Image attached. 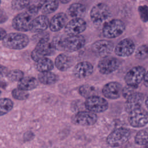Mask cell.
Segmentation results:
<instances>
[{"label":"cell","instance_id":"9c48e42d","mask_svg":"<svg viewBox=\"0 0 148 148\" xmlns=\"http://www.w3.org/2000/svg\"><path fill=\"white\" fill-rule=\"evenodd\" d=\"M128 121L134 127H142L148 123V112L142 108L134 110L129 113Z\"/></svg>","mask_w":148,"mask_h":148},{"label":"cell","instance_id":"8992f818","mask_svg":"<svg viewBox=\"0 0 148 148\" xmlns=\"http://www.w3.org/2000/svg\"><path fill=\"white\" fill-rule=\"evenodd\" d=\"M34 17L27 11L20 13L13 18L12 25L15 29L19 31H31Z\"/></svg>","mask_w":148,"mask_h":148},{"label":"cell","instance_id":"484cf974","mask_svg":"<svg viewBox=\"0 0 148 148\" xmlns=\"http://www.w3.org/2000/svg\"><path fill=\"white\" fill-rule=\"evenodd\" d=\"M38 80L43 84H51L57 81V77L54 73L49 71L40 72L38 75Z\"/></svg>","mask_w":148,"mask_h":148},{"label":"cell","instance_id":"60d3db41","mask_svg":"<svg viewBox=\"0 0 148 148\" xmlns=\"http://www.w3.org/2000/svg\"><path fill=\"white\" fill-rule=\"evenodd\" d=\"M143 80V83H144L145 86L146 87H148V71L147 72H146Z\"/></svg>","mask_w":148,"mask_h":148},{"label":"cell","instance_id":"83f0119b","mask_svg":"<svg viewBox=\"0 0 148 148\" xmlns=\"http://www.w3.org/2000/svg\"><path fill=\"white\" fill-rule=\"evenodd\" d=\"M79 91L82 96L88 98L95 95L96 89L92 86L89 84H84L79 88Z\"/></svg>","mask_w":148,"mask_h":148},{"label":"cell","instance_id":"74e56055","mask_svg":"<svg viewBox=\"0 0 148 148\" xmlns=\"http://www.w3.org/2000/svg\"><path fill=\"white\" fill-rule=\"evenodd\" d=\"M9 71L6 66L0 65V77L6 76Z\"/></svg>","mask_w":148,"mask_h":148},{"label":"cell","instance_id":"ab89813d","mask_svg":"<svg viewBox=\"0 0 148 148\" xmlns=\"http://www.w3.org/2000/svg\"><path fill=\"white\" fill-rule=\"evenodd\" d=\"M6 35L7 34L5 30L2 28H0V40H3Z\"/></svg>","mask_w":148,"mask_h":148},{"label":"cell","instance_id":"7402d4cb","mask_svg":"<svg viewBox=\"0 0 148 148\" xmlns=\"http://www.w3.org/2000/svg\"><path fill=\"white\" fill-rule=\"evenodd\" d=\"M73 61L72 58L64 54L58 55L55 60L56 67L61 71H65L68 69L73 65Z\"/></svg>","mask_w":148,"mask_h":148},{"label":"cell","instance_id":"ac0fdd59","mask_svg":"<svg viewBox=\"0 0 148 148\" xmlns=\"http://www.w3.org/2000/svg\"><path fill=\"white\" fill-rule=\"evenodd\" d=\"M94 71L92 65L87 61L78 63L73 68V73L78 78H85L91 75Z\"/></svg>","mask_w":148,"mask_h":148},{"label":"cell","instance_id":"8d00e7d4","mask_svg":"<svg viewBox=\"0 0 148 148\" xmlns=\"http://www.w3.org/2000/svg\"><path fill=\"white\" fill-rule=\"evenodd\" d=\"M26 11L31 15L35 16L38 14V12L39 11V9L38 5H31L30 6L27 8Z\"/></svg>","mask_w":148,"mask_h":148},{"label":"cell","instance_id":"30bf717a","mask_svg":"<svg viewBox=\"0 0 148 148\" xmlns=\"http://www.w3.org/2000/svg\"><path fill=\"white\" fill-rule=\"evenodd\" d=\"M120 66V61L114 57H102L99 61L98 68L99 72L103 75H109L116 71Z\"/></svg>","mask_w":148,"mask_h":148},{"label":"cell","instance_id":"277c9868","mask_svg":"<svg viewBox=\"0 0 148 148\" xmlns=\"http://www.w3.org/2000/svg\"><path fill=\"white\" fill-rule=\"evenodd\" d=\"M130 135L131 132L129 129L120 127L113 131L108 136L106 142L111 147H119L128 140Z\"/></svg>","mask_w":148,"mask_h":148},{"label":"cell","instance_id":"e575fe53","mask_svg":"<svg viewBox=\"0 0 148 148\" xmlns=\"http://www.w3.org/2000/svg\"><path fill=\"white\" fill-rule=\"evenodd\" d=\"M138 87L131 86L130 85H127L123 88L122 90V95L125 98H128L130 96L135 92V90Z\"/></svg>","mask_w":148,"mask_h":148},{"label":"cell","instance_id":"5b68a950","mask_svg":"<svg viewBox=\"0 0 148 148\" xmlns=\"http://www.w3.org/2000/svg\"><path fill=\"white\" fill-rule=\"evenodd\" d=\"M86 43V39L80 35L68 36L62 38L61 50L66 51H75L82 49Z\"/></svg>","mask_w":148,"mask_h":148},{"label":"cell","instance_id":"8fae6325","mask_svg":"<svg viewBox=\"0 0 148 148\" xmlns=\"http://www.w3.org/2000/svg\"><path fill=\"white\" fill-rule=\"evenodd\" d=\"M86 108L93 113H101L108 108V103L104 98L98 96H92L87 98L85 102Z\"/></svg>","mask_w":148,"mask_h":148},{"label":"cell","instance_id":"2e32d148","mask_svg":"<svg viewBox=\"0 0 148 148\" xmlns=\"http://www.w3.org/2000/svg\"><path fill=\"white\" fill-rule=\"evenodd\" d=\"M73 121L82 125H92L97 120V115L90 111L79 112L76 113L72 119Z\"/></svg>","mask_w":148,"mask_h":148},{"label":"cell","instance_id":"7bdbcfd3","mask_svg":"<svg viewBox=\"0 0 148 148\" xmlns=\"http://www.w3.org/2000/svg\"><path fill=\"white\" fill-rule=\"evenodd\" d=\"M145 105H146V107H147V109H148V96H147V98H146V101H145Z\"/></svg>","mask_w":148,"mask_h":148},{"label":"cell","instance_id":"ba28073f","mask_svg":"<svg viewBox=\"0 0 148 148\" xmlns=\"http://www.w3.org/2000/svg\"><path fill=\"white\" fill-rule=\"evenodd\" d=\"M146 73L145 68L142 66H135L131 68L125 75L124 80L127 85L138 87L143 80Z\"/></svg>","mask_w":148,"mask_h":148},{"label":"cell","instance_id":"bcb514c9","mask_svg":"<svg viewBox=\"0 0 148 148\" xmlns=\"http://www.w3.org/2000/svg\"><path fill=\"white\" fill-rule=\"evenodd\" d=\"M146 1H147V2H148V0H146Z\"/></svg>","mask_w":148,"mask_h":148},{"label":"cell","instance_id":"cb8c5ba5","mask_svg":"<svg viewBox=\"0 0 148 148\" xmlns=\"http://www.w3.org/2000/svg\"><path fill=\"white\" fill-rule=\"evenodd\" d=\"M86 12V7L81 3H75L72 4L68 9V14L73 18H82Z\"/></svg>","mask_w":148,"mask_h":148},{"label":"cell","instance_id":"d6a6232c","mask_svg":"<svg viewBox=\"0 0 148 148\" xmlns=\"http://www.w3.org/2000/svg\"><path fill=\"white\" fill-rule=\"evenodd\" d=\"M12 95L13 97L17 99L18 100H24L28 98V93L27 91L23 90L18 88H15L12 91Z\"/></svg>","mask_w":148,"mask_h":148},{"label":"cell","instance_id":"f35d334b","mask_svg":"<svg viewBox=\"0 0 148 148\" xmlns=\"http://www.w3.org/2000/svg\"><path fill=\"white\" fill-rule=\"evenodd\" d=\"M8 19V16L6 14L2 11V10H0V23H3L5 22Z\"/></svg>","mask_w":148,"mask_h":148},{"label":"cell","instance_id":"4316f807","mask_svg":"<svg viewBox=\"0 0 148 148\" xmlns=\"http://www.w3.org/2000/svg\"><path fill=\"white\" fill-rule=\"evenodd\" d=\"M135 142L139 145L148 144V128L139 131L136 135Z\"/></svg>","mask_w":148,"mask_h":148},{"label":"cell","instance_id":"ffe728a7","mask_svg":"<svg viewBox=\"0 0 148 148\" xmlns=\"http://www.w3.org/2000/svg\"><path fill=\"white\" fill-rule=\"evenodd\" d=\"M50 21L45 15H40L35 17L32 23L31 31L35 33L43 32L49 26Z\"/></svg>","mask_w":148,"mask_h":148},{"label":"cell","instance_id":"4dcf8cb0","mask_svg":"<svg viewBox=\"0 0 148 148\" xmlns=\"http://www.w3.org/2000/svg\"><path fill=\"white\" fill-rule=\"evenodd\" d=\"M24 73L23 72L18 69H14L9 71L6 77L8 78V79L10 81L13 82H19L22 78L24 77Z\"/></svg>","mask_w":148,"mask_h":148},{"label":"cell","instance_id":"4fadbf2b","mask_svg":"<svg viewBox=\"0 0 148 148\" xmlns=\"http://www.w3.org/2000/svg\"><path fill=\"white\" fill-rule=\"evenodd\" d=\"M113 49V43L108 40H99L92 45V50L94 54L102 58L109 56Z\"/></svg>","mask_w":148,"mask_h":148},{"label":"cell","instance_id":"7a4b0ae2","mask_svg":"<svg viewBox=\"0 0 148 148\" xmlns=\"http://www.w3.org/2000/svg\"><path fill=\"white\" fill-rule=\"evenodd\" d=\"M29 43V38L25 34L13 32L7 34L2 40L3 45L9 49L19 50L25 47Z\"/></svg>","mask_w":148,"mask_h":148},{"label":"cell","instance_id":"b9f144b4","mask_svg":"<svg viewBox=\"0 0 148 148\" xmlns=\"http://www.w3.org/2000/svg\"><path fill=\"white\" fill-rule=\"evenodd\" d=\"M60 1L61 3H68L69 2H70L71 0H60Z\"/></svg>","mask_w":148,"mask_h":148},{"label":"cell","instance_id":"5bb4252c","mask_svg":"<svg viewBox=\"0 0 148 148\" xmlns=\"http://www.w3.org/2000/svg\"><path fill=\"white\" fill-rule=\"evenodd\" d=\"M86 28V23L82 18H73L67 23L65 32L69 36L79 35Z\"/></svg>","mask_w":148,"mask_h":148},{"label":"cell","instance_id":"e0dca14e","mask_svg":"<svg viewBox=\"0 0 148 148\" xmlns=\"http://www.w3.org/2000/svg\"><path fill=\"white\" fill-rule=\"evenodd\" d=\"M145 99L144 94L142 92H135L128 98L125 104V109L126 111L130 113L134 110L141 108Z\"/></svg>","mask_w":148,"mask_h":148},{"label":"cell","instance_id":"52a82bcc","mask_svg":"<svg viewBox=\"0 0 148 148\" xmlns=\"http://www.w3.org/2000/svg\"><path fill=\"white\" fill-rule=\"evenodd\" d=\"M55 50L52 43H50L49 40L39 42L32 51L31 57L34 61L36 62L46 56L53 55Z\"/></svg>","mask_w":148,"mask_h":148},{"label":"cell","instance_id":"6da1fadb","mask_svg":"<svg viewBox=\"0 0 148 148\" xmlns=\"http://www.w3.org/2000/svg\"><path fill=\"white\" fill-rule=\"evenodd\" d=\"M111 16V12L107 5L99 3L94 5L90 11V18L97 27L103 25Z\"/></svg>","mask_w":148,"mask_h":148},{"label":"cell","instance_id":"ee69618b","mask_svg":"<svg viewBox=\"0 0 148 148\" xmlns=\"http://www.w3.org/2000/svg\"><path fill=\"white\" fill-rule=\"evenodd\" d=\"M1 91H0V95H1Z\"/></svg>","mask_w":148,"mask_h":148},{"label":"cell","instance_id":"44dd1931","mask_svg":"<svg viewBox=\"0 0 148 148\" xmlns=\"http://www.w3.org/2000/svg\"><path fill=\"white\" fill-rule=\"evenodd\" d=\"M58 0H40L38 6L43 14H47L56 11L58 6Z\"/></svg>","mask_w":148,"mask_h":148},{"label":"cell","instance_id":"1f68e13d","mask_svg":"<svg viewBox=\"0 0 148 148\" xmlns=\"http://www.w3.org/2000/svg\"><path fill=\"white\" fill-rule=\"evenodd\" d=\"M30 2V0H13L12 8L16 10H20L27 8Z\"/></svg>","mask_w":148,"mask_h":148},{"label":"cell","instance_id":"836d02e7","mask_svg":"<svg viewBox=\"0 0 148 148\" xmlns=\"http://www.w3.org/2000/svg\"><path fill=\"white\" fill-rule=\"evenodd\" d=\"M138 13L140 20L143 23L148 21V6L140 5L138 8Z\"/></svg>","mask_w":148,"mask_h":148},{"label":"cell","instance_id":"d6986e66","mask_svg":"<svg viewBox=\"0 0 148 148\" xmlns=\"http://www.w3.org/2000/svg\"><path fill=\"white\" fill-rule=\"evenodd\" d=\"M68 17L64 13L55 14L50 21L49 28L51 31L57 32L65 27L67 24Z\"/></svg>","mask_w":148,"mask_h":148},{"label":"cell","instance_id":"603a6c76","mask_svg":"<svg viewBox=\"0 0 148 148\" xmlns=\"http://www.w3.org/2000/svg\"><path fill=\"white\" fill-rule=\"evenodd\" d=\"M38 82L33 77H24L18 82V88L24 91L31 90L36 88Z\"/></svg>","mask_w":148,"mask_h":148},{"label":"cell","instance_id":"f1b7e54d","mask_svg":"<svg viewBox=\"0 0 148 148\" xmlns=\"http://www.w3.org/2000/svg\"><path fill=\"white\" fill-rule=\"evenodd\" d=\"M13 108L12 101L8 98L0 99V116L9 112Z\"/></svg>","mask_w":148,"mask_h":148},{"label":"cell","instance_id":"f6af8a7d","mask_svg":"<svg viewBox=\"0 0 148 148\" xmlns=\"http://www.w3.org/2000/svg\"><path fill=\"white\" fill-rule=\"evenodd\" d=\"M1 0H0V4H1Z\"/></svg>","mask_w":148,"mask_h":148},{"label":"cell","instance_id":"f546056e","mask_svg":"<svg viewBox=\"0 0 148 148\" xmlns=\"http://www.w3.org/2000/svg\"><path fill=\"white\" fill-rule=\"evenodd\" d=\"M135 56L139 60L148 58V45L143 44L139 46L135 51Z\"/></svg>","mask_w":148,"mask_h":148},{"label":"cell","instance_id":"3957f363","mask_svg":"<svg viewBox=\"0 0 148 148\" xmlns=\"http://www.w3.org/2000/svg\"><path fill=\"white\" fill-rule=\"evenodd\" d=\"M125 26L123 21L114 18L108 21L102 26V34L104 37L113 39L120 36L125 31Z\"/></svg>","mask_w":148,"mask_h":148},{"label":"cell","instance_id":"9a60e30c","mask_svg":"<svg viewBox=\"0 0 148 148\" xmlns=\"http://www.w3.org/2000/svg\"><path fill=\"white\" fill-rule=\"evenodd\" d=\"M123 87L117 82H110L106 83L102 88V94L107 98L115 99L119 98L122 94Z\"/></svg>","mask_w":148,"mask_h":148},{"label":"cell","instance_id":"7c38bea8","mask_svg":"<svg viewBox=\"0 0 148 148\" xmlns=\"http://www.w3.org/2000/svg\"><path fill=\"white\" fill-rule=\"evenodd\" d=\"M135 50L134 42L130 38H125L120 40L114 49L116 55L119 57H126L132 55Z\"/></svg>","mask_w":148,"mask_h":148},{"label":"cell","instance_id":"d4e9b609","mask_svg":"<svg viewBox=\"0 0 148 148\" xmlns=\"http://www.w3.org/2000/svg\"><path fill=\"white\" fill-rule=\"evenodd\" d=\"M35 68L40 72H49L53 69L54 64L51 60L44 57L36 62Z\"/></svg>","mask_w":148,"mask_h":148},{"label":"cell","instance_id":"d590c367","mask_svg":"<svg viewBox=\"0 0 148 148\" xmlns=\"http://www.w3.org/2000/svg\"><path fill=\"white\" fill-rule=\"evenodd\" d=\"M35 40H36L38 42H42V41H45V40H49V36L47 33H44L43 32L38 33L35 35V36L34 37Z\"/></svg>","mask_w":148,"mask_h":148}]
</instances>
